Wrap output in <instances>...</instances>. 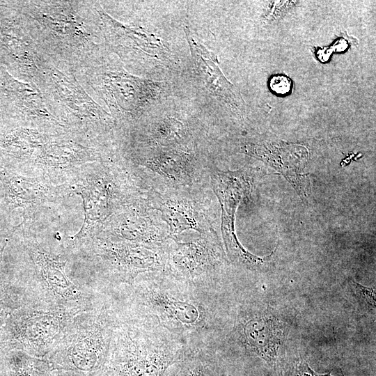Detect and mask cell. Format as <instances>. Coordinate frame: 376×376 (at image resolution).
Listing matches in <instances>:
<instances>
[{"label": "cell", "mask_w": 376, "mask_h": 376, "mask_svg": "<svg viewBox=\"0 0 376 376\" xmlns=\"http://www.w3.org/2000/svg\"><path fill=\"white\" fill-rule=\"evenodd\" d=\"M134 295L144 316L178 338L206 328V301L194 291L146 281L135 288Z\"/></svg>", "instance_id": "277c9868"}, {"label": "cell", "mask_w": 376, "mask_h": 376, "mask_svg": "<svg viewBox=\"0 0 376 376\" xmlns=\"http://www.w3.org/2000/svg\"><path fill=\"white\" fill-rule=\"evenodd\" d=\"M215 246L205 239L176 243L167 253L166 270L186 283L203 281L220 262Z\"/></svg>", "instance_id": "9c48e42d"}, {"label": "cell", "mask_w": 376, "mask_h": 376, "mask_svg": "<svg viewBox=\"0 0 376 376\" xmlns=\"http://www.w3.org/2000/svg\"><path fill=\"white\" fill-rule=\"evenodd\" d=\"M10 376H50L52 372L44 359L12 350L3 356Z\"/></svg>", "instance_id": "e0dca14e"}, {"label": "cell", "mask_w": 376, "mask_h": 376, "mask_svg": "<svg viewBox=\"0 0 376 376\" xmlns=\"http://www.w3.org/2000/svg\"><path fill=\"white\" fill-rule=\"evenodd\" d=\"M163 213L173 233L189 228L200 230L193 209L182 202L168 201L163 207Z\"/></svg>", "instance_id": "ac0fdd59"}, {"label": "cell", "mask_w": 376, "mask_h": 376, "mask_svg": "<svg viewBox=\"0 0 376 376\" xmlns=\"http://www.w3.org/2000/svg\"><path fill=\"white\" fill-rule=\"evenodd\" d=\"M50 376H90L83 373L67 370H53Z\"/></svg>", "instance_id": "d4e9b609"}, {"label": "cell", "mask_w": 376, "mask_h": 376, "mask_svg": "<svg viewBox=\"0 0 376 376\" xmlns=\"http://www.w3.org/2000/svg\"><path fill=\"white\" fill-rule=\"evenodd\" d=\"M241 152L267 163L287 179L300 197H307L308 174L303 171L308 152L304 146L281 141H263L244 144Z\"/></svg>", "instance_id": "ba28073f"}, {"label": "cell", "mask_w": 376, "mask_h": 376, "mask_svg": "<svg viewBox=\"0 0 376 376\" xmlns=\"http://www.w3.org/2000/svg\"><path fill=\"white\" fill-rule=\"evenodd\" d=\"M24 245L33 270L34 285L26 287L29 301L61 308H89L94 304L92 295L66 275L67 258L45 250L29 237Z\"/></svg>", "instance_id": "5b68a950"}, {"label": "cell", "mask_w": 376, "mask_h": 376, "mask_svg": "<svg viewBox=\"0 0 376 376\" xmlns=\"http://www.w3.org/2000/svg\"><path fill=\"white\" fill-rule=\"evenodd\" d=\"M91 307L52 308L28 301L13 311L1 329L0 356L19 350L44 359L57 345L74 318Z\"/></svg>", "instance_id": "3957f363"}, {"label": "cell", "mask_w": 376, "mask_h": 376, "mask_svg": "<svg viewBox=\"0 0 376 376\" xmlns=\"http://www.w3.org/2000/svg\"><path fill=\"white\" fill-rule=\"evenodd\" d=\"M28 300L25 283L0 268V330L13 311Z\"/></svg>", "instance_id": "9a60e30c"}, {"label": "cell", "mask_w": 376, "mask_h": 376, "mask_svg": "<svg viewBox=\"0 0 376 376\" xmlns=\"http://www.w3.org/2000/svg\"><path fill=\"white\" fill-rule=\"evenodd\" d=\"M84 249L100 258L115 279L130 285L141 273L166 269L167 254L157 245L96 237Z\"/></svg>", "instance_id": "52a82bcc"}, {"label": "cell", "mask_w": 376, "mask_h": 376, "mask_svg": "<svg viewBox=\"0 0 376 376\" xmlns=\"http://www.w3.org/2000/svg\"><path fill=\"white\" fill-rule=\"evenodd\" d=\"M93 159L87 148L72 143L46 145L37 153L35 162L48 169L72 171Z\"/></svg>", "instance_id": "4fadbf2b"}, {"label": "cell", "mask_w": 376, "mask_h": 376, "mask_svg": "<svg viewBox=\"0 0 376 376\" xmlns=\"http://www.w3.org/2000/svg\"><path fill=\"white\" fill-rule=\"evenodd\" d=\"M241 338L251 352L274 365L286 336L285 324L279 318L263 315L246 320L241 327Z\"/></svg>", "instance_id": "8fae6325"}, {"label": "cell", "mask_w": 376, "mask_h": 376, "mask_svg": "<svg viewBox=\"0 0 376 376\" xmlns=\"http://www.w3.org/2000/svg\"><path fill=\"white\" fill-rule=\"evenodd\" d=\"M269 86L274 93L279 95H286L292 91V81L286 75H275L269 79Z\"/></svg>", "instance_id": "44dd1931"}, {"label": "cell", "mask_w": 376, "mask_h": 376, "mask_svg": "<svg viewBox=\"0 0 376 376\" xmlns=\"http://www.w3.org/2000/svg\"><path fill=\"white\" fill-rule=\"evenodd\" d=\"M69 190L83 201L84 223L77 233L68 237L73 249H84L103 229L120 202L118 188L107 170L94 166L72 171Z\"/></svg>", "instance_id": "8992f818"}, {"label": "cell", "mask_w": 376, "mask_h": 376, "mask_svg": "<svg viewBox=\"0 0 376 376\" xmlns=\"http://www.w3.org/2000/svg\"><path fill=\"white\" fill-rule=\"evenodd\" d=\"M186 132V127L180 121L168 118L156 124L153 136L157 143L167 146L182 140Z\"/></svg>", "instance_id": "d6986e66"}, {"label": "cell", "mask_w": 376, "mask_h": 376, "mask_svg": "<svg viewBox=\"0 0 376 376\" xmlns=\"http://www.w3.org/2000/svg\"><path fill=\"white\" fill-rule=\"evenodd\" d=\"M118 317L107 302L77 314L55 347L44 358L53 370L98 376L109 353Z\"/></svg>", "instance_id": "7a4b0ae2"}, {"label": "cell", "mask_w": 376, "mask_h": 376, "mask_svg": "<svg viewBox=\"0 0 376 376\" xmlns=\"http://www.w3.org/2000/svg\"><path fill=\"white\" fill-rule=\"evenodd\" d=\"M8 203L13 208L20 207L30 213L42 205L53 202L61 191L56 189L44 177L26 178L0 171Z\"/></svg>", "instance_id": "7c38bea8"}, {"label": "cell", "mask_w": 376, "mask_h": 376, "mask_svg": "<svg viewBox=\"0 0 376 376\" xmlns=\"http://www.w3.org/2000/svg\"><path fill=\"white\" fill-rule=\"evenodd\" d=\"M191 157L187 152L169 150L159 151L148 159V166L175 181L187 180L191 173Z\"/></svg>", "instance_id": "5bb4252c"}, {"label": "cell", "mask_w": 376, "mask_h": 376, "mask_svg": "<svg viewBox=\"0 0 376 376\" xmlns=\"http://www.w3.org/2000/svg\"><path fill=\"white\" fill-rule=\"evenodd\" d=\"M352 38L345 37L338 38L331 47H333L334 52H343L346 50L350 45ZM352 42V41H351Z\"/></svg>", "instance_id": "cb8c5ba5"}, {"label": "cell", "mask_w": 376, "mask_h": 376, "mask_svg": "<svg viewBox=\"0 0 376 376\" xmlns=\"http://www.w3.org/2000/svg\"><path fill=\"white\" fill-rule=\"evenodd\" d=\"M295 5V1H272L268 15H266V19L268 20H274L285 13L291 6Z\"/></svg>", "instance_id": "7402d4cb"}, {"label": "cell", "mask_w": 376, "mask_h": 376, "mask_svg": "<svg viewBox=\"0 0 376 376\" xmlns=\"http://www.w3.org/2000/svg\"><path fill=\"white\" fill-rule=\"evenodd\" d=\"M173 366L175 376H224L213 359L197 347H187L182 357Z\"/></svg>", "instance_id": "2e32d148"}, {"label": "cell", "mask_w": 376, "mask_h": 376, "mask_svg": "<svg viewBox=\"0 0 376 376\" xmlns=\"http://www.w3.org/2000/svg\"><path fill=\"white\" fill-rule=\"evenodd\" d=\"M155 321L118 318L98 376H162L182 357L181 339Z\"/></svg>", "instance_id": "6da1fadb"}, {"label": "cell", "mask_w": 376, "mask_h": 376, "mask_svg": "<svg viewBox=\"0 0 376 376\" xmlns=\"http://www.w3.org/2000/svg\"><path fill=\"white\" fill-rule=\"evenodd\" d=\"M170 368L162 376H175L174 369H173L171 371Z\"/></svg>", "instance_id": "484cf974"}, {"label": "cell", "mask_w": 376, "mask_h": 376, "mask_svg": "<svg viewBox=\"0 0 376 376\" xmlns=\"http://www.w3.org/2000/svg\"><path fill=\"white\" fill-rule=\"evenodd\" d=\"M361 305L368 310L375 308V289L368 288L352 281L350 284Z\"/></svg>", "instance_id": "ffe728a7"}, {"label": "cell", "mask_w": 376, "mask_h": 376, "mask_svg": "<svg viewBox=\"0 0 376 376\" xmlns=\"http://www.w3.org/2000/svg\"><path fill=\"white\" fill-rule=\"evenodd\" d=\"M293 376H332L330 373L318 374L314 372L308 364L303 359L296 365Z\"/></svg>", "instance_id": "603a6c76"}, {"label": "cell", "mask_w": 376, "mask_h": 376, "mask_svg": "<svg viewBox=\"0 0 376 376\" xmlns=\"http://www.w3.org/2000/svg\"><path fill=\"white\" fill-rule=\"evenodd\" d=\"M185 32L197 71L207 90L237 115L244 114V101L221 71L216 56L197 41L188 27H185Z\"/></svg>", "instance_id": "30bf717a"}]
</instances>
